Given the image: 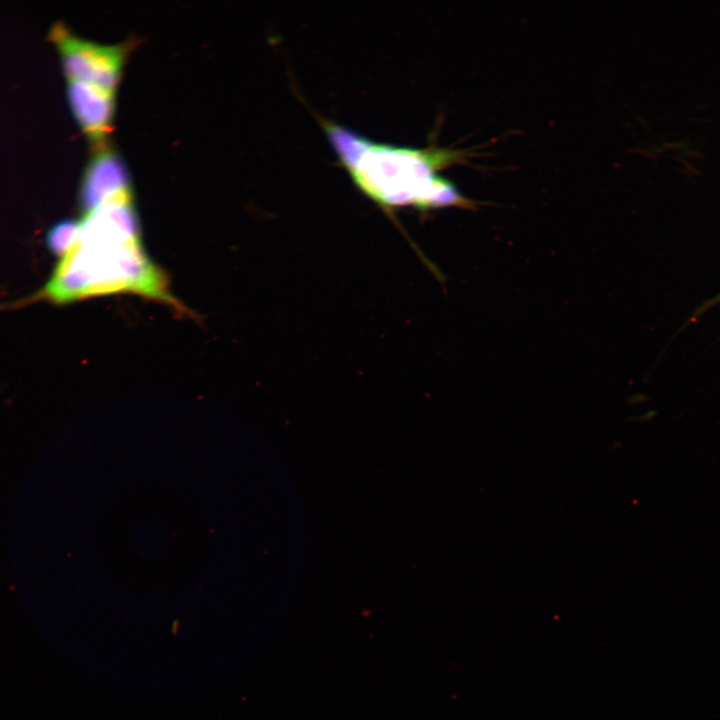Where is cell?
Returning a JSON list of instances; mask_svg holds the SVG:
<instances>
[{"label":"cell","mask_w":720,"mask_h":720,"mask_svg":"<svg viewBox=\"0 0 720 720\" xmlns=\"http://www.w3.org/2000/svg\"><path fill=\"white\" fill-rule=\"evenodd\" d=\"M80 221L64 219L53 225L47 233V246L49 250L63 257L74 245L80 231Z\"/></svg>","instance_id":"8992f818"},{"label":"cell","mask_w":720,"mask_h":720,"mask_svg":"<svg viewBox=\"0 0 720 720\" xmlns=\"http://www.w3.org/2000/svg\"><path fill=\"white\" fill-rule=\"evenodd\" d=\"M117 293L136 294L193 316L172 293L167 273L147 254L141 235L83 223L76 242L37 297L68 303Z\"/></svg>","instance_id":"7a4b0ae2"},{"label":"cell","mask_w":720,"mask_h":720,"mask_svg":"<svg viewBox=\"0 0 720 720\" xmlns=\"http://www.w3.org/2000/svg\"><path fill=\"white\" fill-rule=\"evenodd\" d=\"M50 39L58 47L69 80L90 83L114 92L128 55V43L102 45L84 40L62 23L52 27Z\"/></svg>","instance_id":"3957f363"},{"label":"cell","mask_w":720,"mask_h":720,"mask_svg":"<svg viewBox=\"0 0 720 720\" xmlns=\"http://www.w3.org/2000/svg\"><path fill=\"white\" fill-rule=\"evenodd\" d=\"M716 300H720V296H718Z\"/></svg>","instance_id":"52a82bcc"},{"label":"cell","mask_w":720,"mask_h":720,"mask_svg":"<svg viewBox=\"0 0 720 720\" xmlns=\"http://www.w3.org/2000/svg\"><path fill=\"white\" fill-rule=\"evenodd\" d=\"M326 136L354 184L390 217L398 207L425 212L451 206L473 208V202L438 170L463 152L414 148L373 141L357 131L320 117Z\"/></svg>","instance_id":"6da1fadb"},{"label":"cell","mask_w":720,"mask_h":720,"mask_svg":"<svg viewBox=\"0 0 720 720\" xmlns=\"http://www.w3.org/2000/svg\"><path fill=\"white\" fill-rule=\"evenodd\" d=\"M67 94L73 114L83 132L96 149L105 147L106 137L112 131L114 92L90 83L69 80Z\"/></svg>","instance_id":"5b68a950"},{"label":"cell","mask_w":720,"mask_h":720,"mask_svg":"<svg viewBox=\"0 0 720 720\" xmlns=\"http://www.w3.org/2000/svg\"><path fill=\"white\" fill-rule=\"evenodd\" d=\"M123 200H133L128 168L118 153L99 148L81 181V211L86 215L106 203Z\"/></svg>","instance_id":"277c9868"}]
</instances>
